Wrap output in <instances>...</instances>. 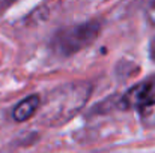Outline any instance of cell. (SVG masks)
<instances>
[{"label":"cell","mask_w":155,"mask_h":153,"mask_svg":"<svg viewBox=\"0 0 155 153\" xmlns=\"http://www.w3.org/2000/svg\"><path fill=\"white\" fill-rule=\"evenodd\" d=\"M140 119L145 126L155 128V101L148 102L140 108Z\"/></svg>","instance_id":"obj_4"},{"label":"cell","mask_w":155,"mask_h":153,"mask_svg":"<svg viewBox=\"0 0 155 153\" xmlns=\"http://www.w3.org/2000/svg\"><path fill=\"white\" fill-rule=\"evenodd\" d=\"M100 32V24L92 21V23H84L80 26H74L71 29H66L60 32L56 39H54V48L57 53L68 56L75 51L87 47L98 35Z\"/></svg>","instance_id":"obj_1"},{"label":"cell","mask_w":155,"mask_h":153,"mask_svg":"<svg viewBox=\"0 0 155 153\" xmlns=\"http://www.w3.org/2000/svg\"><path fill=\"white\" fill-rule=\"evenodd\" d=\"M145 12L151 23L155 24V0H146L145 2Z\"/></svg>","instance_id":"obj_5"},{"label":"cell","mask_w":155,"mask_h":153,"mask_svg":"<svg viewBox=\"0 0 155 153\" xmlns=\"http://www.w3.org/2000/svg\"><path fill=\"white\" fill-rule=\"evenodd\" d=\"M149 54H151V59L155 60V38L152 39V42H151V48H149Z\"/></svg>","instance_id":"obj_6"},{"label":"cell","mask_w":155,"mask_h":153,"mask_svg":"<svg viewBox=\"0 0 155 153\" xmlns=\"http://www.w3.org/2000/svg\"><path fill=\"white\" fill-rule=\"evenodd\" d=\"M155 95V78L146 80L143 83H140L139 86L133 87L124 98V104L127 108H134L139 107L142 108L143 105H146L148 102L152 101Z\"/></svg>","instance_id":"obj_2"},{"label":"cell","mask_w":155,"mask_h":153,"mask_svg":"<svg viewBox=\"0 0 155 153\" xmlns=\"http://www.w3.org/2000/svg\"><path fill=\"white\" fill-rule=\"evenodd\" d=\"M39 108V96L38 95H32L26 99L20 102L12 113V117L17 122H26L27 119H30Z\"/></svg>","instance_id":"obj_3"}]
</instances>
